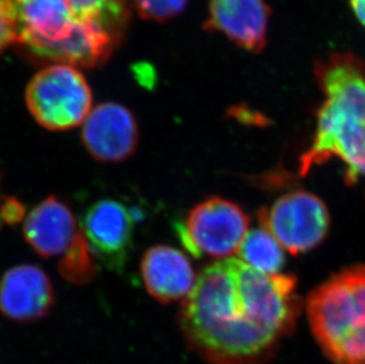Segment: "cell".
<instances>
[{
    "mask_svg": "<svg viewBox=\"0 0 365 364\" xmlns=\"http://www.w3.org/2000/svg\"><path fill=\"white\" fill-rule=\"evenodd\" d=\"M250 218L230 200L212 196L197 203L178 221L176 233L181 244L195 258H231L247 236Z\"/></svg>",
    "mask_w": 365,
    "mask_h": 364,
    "instance_id": "obj_6",
    "label": "cell"
},
{
    "mask_svg": "<svg viewBox=\"0 0 365 364\" xmlns=\"http://www.w3.org/2000/svg\"><path fill=\"white\" fill-rule=\"evenodd\" d=\"M141 277L149 295L163 304L186 298L197 282L190 259L168 245H155L145 252Z\"/></svg>",
    "mask_w": 365,
    "mask_h": 364,
    "instance_id": "obj_12",
    "label": "cell"
},
{
    "mask_svg": "<svg viewBox=\"0 0 365 364\" xmlns=\"http://www.w3.org/2000/svg\"><path fill=\"white\" fill-rule=\"evenodd\" d=\"M25 206L16 198H6L0 207V218L9 225H16L25 216Z\"/></svg>",
    "mask_w": 365,
    "mask_h": 364,
    "instance_id": "obj_18",
    "label": "cell"
},
{
    "mask_svg": "<svg viewBox=\"0 0 365 364\" xmlns=\"http://www.w3.org/2000/svg\"><path fill=\"white\" fill-rule=\"evenodd\" d=\"M314 73L327 101L318 113L312 145L300 156L299 174L337 158L352 185L365 179V63L349 52H336L318 62Z\"/></svg>",
    "mask_w": 365,
    "mask_h": 364,
    "instance_id": "obj_3",
    "label": "cell"
},
{
    "mask_svg": "<svg viewBox=\"0 0 365 364\" xmlns=\"http://www.w3.org/2000/svg\"><path fill=\"white\" fill-rule=\"evenodd\" d=\"M135 9L143 19L147 21H169L182 14L188 0H133Z\"/></svg>",
    "mask_w": 365,
    "mask_h": 364,
    "instance_id": "obj_16",
    "label": "cell"
},
{
    "mask_svg": "<svg viewBox=\"0 0 365 364\" xmlns=\"http://www.w3.org/2000/svg\"><path fill=\"white\" fill-rule=\"evenodd\" d=\"M311 331L334 364H365V266L345 268L311 292Z\"/></svg>",
    "mask_w": 365,
    "mask_h": 364,
    "instance_id": "obj_4",
    "label": "cell"
},
{
    "mask_svg": "<svg viewBox=\"0 0 365 364\" xmlns=\"http://www.w3.org/2000/svg\"><path fill=\"white\" fill-rule=\"evenodd\" d=\"M282 245L262 227L248 231L238 248V257L242 263L264 275H278L285 263Z\"/></svg>",
    "mask_w": 365,
    "mask_h": 364,
    "instance_id": "obj_14",
    "label": "cell"
},
{
    "mask_svg": "<svg viewBox=\"0 0 365 364\" xmlns=\"http://www.w3.org/2000/svg\"><path fill=\"white\" fill-rule=\"evenodd\" d=\"M53 304L51 279L36 265H18L0 279V313L9 320L32 323L46 316Z\"/></svg>",
    "mask_w": 365,
    "mask_h": 364,
    "instance_id": "obj_10",
    "label": "cell"
},
{
    "mask_svg": "<svg viewBox=\"0 0 365 364\" xmlns=\"http://www.w3.org/2000/svg\"><path fill=\"white\" fill-rule=\"evenodd\" d=\"M140 131L134 113L115 102L91 110L82 129L83 146L96 161L120 163L138 149Z\"/></svg>",
    "mask_w": 365,
    "mask_h": 364,
    "instance_id": "obj_9",
    "label": "cell"
},
{
    "mask_svg": "<svg viewBox=\"0 0 365 364\" xmlns=\"http://www.w3.org/2000/svg\"><path fill=\"white\" fill-rule=\"evenodd\" d=\"M73 211L56 196H50L30 212L23 234L30 248L44 259L66 253L78 231Z\"/></svg>",
    "mask_w": 365,
    "mask_h": 364,
    "instance_id": "obj_13",
    "label": "cell"
},
{
    "mask_svg": "<svg viewBox=\"0 0 365 364\" xmlns=\"http://www.w3.org/2000/svg\"><path fill=\"white\" fill-rule=\"evenodd\" d=\"M269 9L265 0H210L205 30L220 32L250 52L266 44Z\"/></svg>",
    "mask_w": 365,
    "mask_h": 364,
    "instance_id": "obj_11",
    "label": "cell"
},
{
    "mask_svg": "<svg viewBox=\"0 0 365 364\" xmlns=\"http://www.w3.org/2000/svg\"><path fill=\"white\" fill-rule=\"evenodd\" d=\"M25 101L41 127L66 131L86 122L93 108V93L77 68L52 64L32 77Z\"/></svg>",
    "mask_w": 365,
    "mask_h": 364,
    "instance_id": "obj_5",
    "label": "cell"
},
{
    "mask_svg": "<svg viewBox=\"0 0 365 364\" xmlns=\"http://www.w3.org/2000/svg\"><path fill=\"white\" fill-rule=\"evenodd\" d=\"M350 5L357 19L365 26V0H350Z\"/></svg>",
    "mask_w": 365,
    "mask_h": 364,
    "instance_id": "obj_19",
    "label": "cell"
},
{
    "mask_svg": "<svg viewBox=\"0 0 365 364\" xmlns=\"http://www.w3.org/2000/svg\"><path fill=\"white\" fill-rule=\"evenodd\" d=\"M17 44L32 59L91 69L107 62L122 41L129 12L124 0H6Z\"/></svg>",
    "mask_w": 365,
    "mask_h": 364,
    "instance_id": "obj_2",
    "label": "cell"
},
{
    "mask_svg": "<svg viewBox=\"0 0 365 364\" xmlns=\"http://www.w3.org/2000/svg\"><path fill=\"white\" fill-rule=\"evenodd\" d=\"M97 263L98 261L90 248L88 239L80 230L69 250L59 261V275L66 282L75 285H84L93 282L98 273Z\"/></svg>",
    "mask_w": 365,
    "mask_h": 364,
    "instance_id": "obj_15",
    "label": "cell"
},
{
    "mask_svg": "<svg viewBox=\"0 0 365 364\" xmlns=\"http://www.w3.org/2000/svg\"><path fill=\"white\" fill-rule=\"evenodd\" d=\"M82 227L97 261L110 271H123L134 243L130 210L118 200H97L86 208Z\"/></svg>",
    "mask_w": 365,
    "mask_h": 364,
    "instance_id": "obj_8",
    "label": "cell"
},
{
    "mask_svg": "<svg viewBox=\"0 0 365 364\" xmlns=\"http://www.w3.org/2000/svg\"><path fill=\"white\" fill-rule=\"evenodd\" d=\"M260 227L292 255L310 251L327 237L330 214L312 193L296 191L280 196L271 207L259 211Z\"/></svg>",
    "mask_w": 365,
    "mask_h": 364,
    "instance_id": "obj_7",
    "label": "cell"
},
{
    "mask_svg": "<svg viewBox=\"0 0 365 364\" xmlns=\"http://www.w3.org/2000/svg\"><path fill=\"white\" fill-rule=\"evenodd\" d=\"M302 311L292 275H264L238 258L203 268L180 308L192 350L210 364H266Z\"/></svg>",
    "mask_w": 365,
    "mask_h": 364,
    "instance_id": "obj_1",
    "label": "cell"
},
{
    "mask_svg": "<svg viewBox=\"0 0 365 364\" xmlns=\"http://www.w3.org/2000/svg\"><path fill=\"white\" fill-rule=\"evenodd\" d=\"M14 43H17V28L14 12L6 0H0V56Z\"/></svg>",
    "mask_w": 365,
    "mask_h": 364,
    "instance_id": "obj_17",
    "label": "cell"
}]
</instances>
